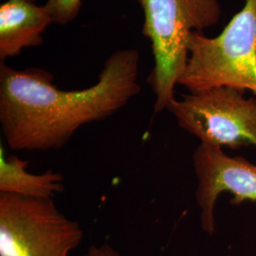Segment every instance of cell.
<instances>
[{"label":"cell","instance_id":"cell-1","mask_svg":"<svg viewBox=\"0 0 256 256\" xmlns=\"http://www.w3.org/2000/svg\"><path fill=\"white\" fill-rule=\"evenodd\" d=\"M140 54L120 50L110 55L98 82L63 90L41 68L0 64V126L12 150L48 151L66 146L80 128L106 119L140 92Z\"/></svg>","mask_w":256,"mask_h":256},{"label":"cell","instance_id":"cell-2","mask_svg":"<svg viewBox=\"0 0 256 256\" xmlns=\"http://www.w3.org/2000/svg\"><path fill=\"white\" fill-rule=\"evenodd\" d=\"M144 12L142 34L152 46L155 66L150 82L156 113L167 110L189 58L188 39L220 22L218 0H137Z\"/></svg>","mask_w":256,"mask_h":256},{"label":"cell","instance_id":"cell-3","mask_svg":"<svg viewBox=\"0 0 256 256\" xmlns=\"http://www.w3.org/2000/svg\"><path fill=\"white\" fill-rule=\"evenodd\" d=\"M178 84L190 93L232 88L256 94V0H246L218 36L192 32Z\"/></svg>","mask_w":256,"mask_h":256},{"label":"cell","instance_id":"cell-4","mask_svg":"<svg viewBox=\"0 0 256 256\" xmlns=\"http://www.w3.org/2000/svg\"><path fill=\"white\" fill-rule=\"evenodd\" d=\"M82 238L52 200L0 192V256H70Z\"/></svg>","mask_w":256,"mask_h":256},{"label":"cell","instance_id":"cell-5","mask_svg":"<svg viewBox=\"0 0 256 256\" xmlns=\"http://www.w3.org/2000/svg\"><path fill=\"white\" fill-rule=\"evenodd\" d=\"M167 110L183 130L202 144L218 147L256 146V99L232 88H216L174 98Z\"/></svg>","mask_w":256,"mask_h":256},{"label":"cell","instance_id":"cell-6","mask_svg":"<svg viewBox=\"0 0 256 256\" xmlns=\"http://www.w3.org/2000/svg\"><path fill=\"white\" fill-rule=\"evenodd\" d=\"M192 165L198 178L196 200L207 234L216 229L214 209L222 192L232 194L234 205L256 202V164L243 156L232 158L221 147L200 144L192 154Z\"/></svg>","mask_w":256,"mask_h":256},{"label":"cell","instance_id":"cell-7","mask_svg":"<svg viewBox=\"0 0 256 256\" xmlns=\"http://www.w3.org/2000/svg\"><path fill=\"white\" fill-rule=\"evenodd\" d=\"M54 19L45 6L27 0H7L0 6V60L43 44V34Z\"/></svg>","mask_w":256,"mask_h":256},{"label":"cell","instance_id":"cell-8","mask_svg":"<svg viewBox=\"0 0 256 256\" xmlns=\"http://www.w3.org/2000/svg\"><path fill=\"white\" fill-rule=\"evenodd\" d=\"M28 160L16 156H7L3 144L0 146V192L26 198L52 200L55 194L64 190V174L48 170L43 174L27 171Z\"/></svg>","mask_w":256,"mask_h":256},{"label":"cell","instance_id":"cell-9","mask_svg":"<svg viewBox=\"0 0 256 256\" xmlns=\"http://www.w3.org/2000/svg\"><path fill=\"white\" fill-rule=\"evenodd\" d=\"M54 23L66 25L79 14L82 0H48L44 5Z\"/></svg>","mask_w":256,"mask_h":256},{"label":"cell","instance_id":"cell-10","mask_svg":"<svg viewBox=\"0 0 256 256\" xmlns=\"http://www.w3.org/2000/svg\"><path fill=\"white\" fill-rule=\"evenodd\" d=\"M84 256H120V254L108 243H102L100 245H92Z\"/></svg>","mask_w":256,"mask_h":256},{"label":"cell","instance_id":"cell-11","mask_svg":"<svg viewBox=\"0 0 256 256\" xmlns=\"http://www.w3.org/2000/svg\"><path fill=\"white\" fill-rule=\"evenodd\" d=\"M28 2H34V3H36V0H27Z\"/></svg>","mask_w":256,"mask_h":256}]
</instances>
